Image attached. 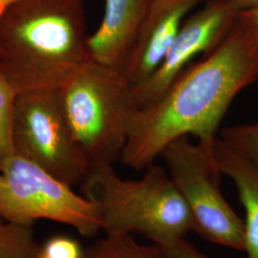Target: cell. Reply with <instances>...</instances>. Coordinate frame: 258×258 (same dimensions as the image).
I'll return each instance as SVG.
<instances>
[{"instance_id":"5","label":"cell","mask_w":258,"mask_h":258,"mask_svg":"<svg viewBox=\"0 0 258 258\" xmlns=\"http://www.w3.org/2000/svg\"><path fill=\"white\" fill-rule=\"evenodd\" d=\"M0 217L24 225L56 222L86 238L102 231L97 204L17 154L0 166Z\"/></svg>"},{"instance_id":"3","label":"cell","mask_w":258,"mask_h":258,"mask_svg":"<svg viewBox=\"0 0 258 258\" xmlns=\"http://www.w3.org/2000/svg\"><path fill=\"white\" fill-rule=\"evenodd\" d=\"M81 186L99 207L104 234L140 233L166 245L194 231L182 195L166 169L155 164L138 180L120 178L113 166H94Z\"/></svg>"},{"instance_id":"18","label":"cell","mask_w":258,"mask_h":258,"mask_svg":"<svg viewBox=\"0 0 258 258\" xmlns=\"http://www.w3.org/2000/svg\"><path fill=\"white\" fill-rule=\"evenodd\" d=\"M237 22L244 29L249 38L258 49V8L257 9L240 11Z\"/></svg>"},{"instance_id":"13","label":"cell","mask_w":258,"mask_h":258,"mask_svg":"<svg viewBox=\"0 0 258 258\" xmlns=\"http://www.w3.org/2000/svg\"><path fill=\"white\" fill-rule=\"evenodd\" d=\"M0 217V258H38L41 250L34 229Z\"/></svg>"},{"instance_id":"4","label":"cell","mask_w":258,"mask_h":258,"mask_svg":"<svg viewBox=\"0 0 258 258\" xmlns=\"http://www.w3.org/2000/svg\"><path fill=\"white\" fill-rule=\"evenodd\" d=\"M65 115L91 166L120 160L138 105L120 68L90 58L59 88Z\"/></svg>"},{"instance_id":"11","label":"cell","mask_w":258,"mask_h":258,"mask_svg":"<svg viewBox=\"0 0 258 258\" xmlns=\"http://www.w3.org/2000/svg\"><path fill=\"white\" fill-rule=\"evenodd\" d=\"M213 157L220 173L235 184L245 210L246 258H258V168L219 137L213 142Z\"/></svg>"},{"instance_id":"17","label":"cell","mask_w":258,"mask_h":258,"mask_svg":"<svg viewBox=\"0 0 258 258\" xmlns=\"http://www.w3.org/2000/svg\"><path fill=\"white\" fill-rule=\"evenodd\" d=\"M158 246L163 249L166 258H209L184 238Z\"/></svg>"},{"instance_id":"1","label":"cell","mask_w":258,"mask_h":258,"mask_svg":"<svg viewBox=\"0 0 258 258\" xmlns=\"http://www.w3.org/2000/svg\"><path fill=\"white\" fill-rule=\"evenodd\" d=\"M257 78V47L236 19L219 46L188 66L156 102L138 109L120 161L145 170L180 137L212 142L236 95Z\"/></svg>"},{"instance_id":"9","label":"cell","mask_w":258,"mask_h":258,"mask_svg":"<svg viewBox=\"0 0 258 258\" xmlns=\"http://www.w3.org/2000/svg\"><path fill=\"white\" fill-rule=\"evenodd\" d=\"M203 0H154L121 67L133 86L147 81L164 60L186 15Z\"/></svg>"},{"instance_id":"16","label":"cell","mask_w":258,"mask_h":258,"mask_svg":"<svg viewBox=\"0 0 258 258\" xmlns=\"http://www.w3.org/2000/svg\"><path fill=\"white\" fill-rule=\"evenodd\" d=\"M84 249L79 241L67 235L51 236L41 245V254L48 258H83Z\"/></svg>"},{"instance_id":"12","label":"cell","mask_w":258,"mask_h":258,"mask_svg":"<svg viewBox=\"0 0 258 258\" xmlns=\"http://www.w3.org/2000/svg\"><path fill=\"white\" fill-rule=\"evenodd\" d=\"M83 258H166L160 246L139 244L132 235H108L95 241Z\"/></svg>"},{"instance_id":"21","label":"cell","mask_w":258,"mask_h":258,"mask_svg":"<svg viewBox=\"0 0 258 258\" xmlns=\"http://www.w3.org/2000/svg\"><path fill=\"white\" fill-rule=\"evenodd\" d=\"M40 251H41V250H40ZM38 258H48V257H46V256H44V255H43V254H41V252H40V254H39V257Z\"/></svg>"},{"instance_id":"20","label":"cell","mask_w":258,"mask_h":258,"mask_svg":"<svg viewBox=\"0 0 258 258\" xmlns=\"http://www.w3.org/2000/svg\"><path fill=\"white\" fill-rule=\"evenodd\" d=\"M17 1H19V0H0V16L5 10Z\"/></svg>"},{"instance_id":"6","label":"cell","mask_w":258,"mask_h":258,"mask_svg":"<svg viewBox=\"0 0 258 258\" xmlns=\"http://www.w3.org/2000/svg\"><path fill=\"white\" fill-rule=\"evenodd\" d=\"M214 140L192 143L189 136H183L160 157L189 211L194 231L211 243L244 251L245 224L222 194Z\"/></svg>"},{"instance_id":"15","label":"cell","mask_w":258,"mask_h":258,"mask_svg":"<svg viewBox=\"0 0 258 258\" xmlns=\"http://www.w3.org/2000/svg\"><path fill=\"white\" fill-rule=\"evenodd\" d=\"M219 138L258 168V122L223 128Z\"/></svg>"},{"instance_id":"8","label":"cell","mask_w":258,"mask_h":258,"mask_svg":"<svg viewBox=\"0 0 258 258\" xmlns=\"http://www.w3.org/2000/svg\"><path fill=\"white\" fill-rule=\"evenodd\" d=\"M241 10L231 0H209L184 19L156 71L134 86L138 109L156 102L198 55H209L231 32Z\"/></svg>"},{"instance_id":"7","label":"cell","mask_w":258,"mask_h":258,"mask_svg":"<svg viewBox=\"0 0 258 258\" xmlns=\"http://www.w3.org/2000/svg\"><path fill=\"white\" fill-rule=\"evenodd\" d=\"M13 141L15 154L71 186L83 184L91 169L68 122L58 89L16 93Z\"/></svg>"},{"instance_id":"10","label":"cell","mask_w":258,"mask_h":258,"mask_svg":"<svg viewBox=\"0 0 258 258\" xmlns=\"http://www.w3.org/2000/svg\"><path fill=\"white\" fill-rule=\"evenodd\" d=\"M154 0H105L102 23L89 36L93 59L121 69Z\"/></svg>"},{"instance_id":"19","label":"cell","mask_w":258,"mask_h":258,"mask_svg":"<svg viewBox=\"0 0 258 258\" xmlns=\"http://www.w3.org/2000/svg\"><path fill=\"white\" fill-rule=\"evenodd\" d=\"M241 11L257 9L258 0H231Z\"/></svg>"},{"instance_id":"14","label":"cell","mask_w":258,"mask_h":258,"mask_svg":"<svg viewBox=\"0 0 258 258\" xmlns=\"http://www.w3.org/2000/svg\"><path fill=\"white\" fill-rule=\"evenodd\" d=\"M16 92L0 71V166L15 154L13 112Z\"/></svg>"},{"instance_id":"2","label":"cell","mask_w":258,"mask_h":258,"mask_svg":"<svg viewBox=\"0 0 258 258\" xmlns=\"http://www.w3.org/2000/svg\"><path fill=\"white\" fill-rule=\"evenodd\" d=\"M82 0H19L0 16V71L16 93L58 89L91 57Z\"/></svg>"}]
</instances>
